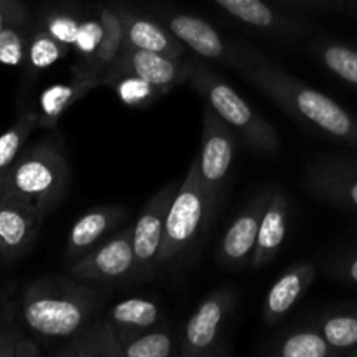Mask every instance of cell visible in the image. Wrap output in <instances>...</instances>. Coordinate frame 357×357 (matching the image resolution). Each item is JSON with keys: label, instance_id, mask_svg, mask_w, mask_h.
Segmentation results:
<instances>
[{"label": "cell", "instance_id": "cell-20", "mask_svg": "<svg viewBox=\"0 0 357 357\" xmlns=\"http://www.w3.org/2000/svg\"><path fill=\"white\" fill-rule=\"evenodd\" d=\"M314 279H316V267L312 264H296L286 268L265 296L264 310H261L265 324L272 326L284 319L286 314L309 291Z\"/></svg>", "mask_w": 357, "mask_h": 357}, {"label": "cell", "instance_id": "cell-23", "mask_svg": "<svg viewBox=\"0 0 357 357\" xmlns=\"http://www.w3.org/2000/svg\"><path fill=\"white\" fill-rule=\"evenodd\" d=\"M96 86L98 84L93 80L73 77L68 84H52L45 87L38 96V110L35 112L38 117V128L54 129L61 115Z\"/></svg>", "mask_w": 357, "mask_h": 357}, {"label": "cell", "instance_id": "cell-11", "mask_svg": "<svg viewBox=\"0 0 357 357\" xmlns=\"http://www.w3.org/2000/svg\"><path fill=\"white\" fill-rule=\"evenodd\" d=\"M316 197L357 211V164L342 157L321 155L310 160L303 174Z\"/></svg>", "mask_w": 357, "mask_h": 357}, {"label": "cell", "instance_id": "cell-28", "mask_svg": "<svg viewBox=\"0 0 357 357\" xmlns=\"http://www.w3.org/2000/svg\"><path fill=\"white\" fill-rule=\"evenodd\" d=\"M70 51V45L63 44L61 40L49 33L45 28L35 23L31 30L30 40H28L26 56H24V70L28 75H37L44 70L51 68L58 61H61Z\"/></svg>", "mask_w": 357, "mask_h": 357}, {"label": "cell", "instance_id": "cell-14", "mask_svg": "<svg viewBox=\"0 0 357 357\" xmlns=\"http://www.w3.org/2000/svg\"><path fill=\"white\" fill-rule=\"evenodd\" d=\"M44 215L16 199L0 197V258L23 257L40 232Z\"/></svg>", "mask_w": 357, "mask_h": 357}, {"label": "cell", "instance_id": "cell-1", "mask_svg": "<svg viewBox=\"0 0 357 357\" xmlns=\"http://www.w3.org/2000/svg\"><path fill=\"white\" fill-rule=\"evenodd\" d=\"M241 77L307 128L357 149V119L340 103L286 73L257 47L239 44L234 66Z\"/></svg>", "mask_w": 357, "mask_h": 357}, {"label": "cell", "instance_id": "cell-4", "mask_svg": "<svg viewBox=\"0 0 357 357\" xmlns=\"http://www.w3.org/2000/svg\"><path fill=\"white\" fill-rule=\"evenodd\" d=\"M206 105L213 108L246 145L261 155H278L281 139L271 122L265 121L222 75L208 66L206 59L195 58L194 70L188 79Z\"/></svg>", "mask_w": 357, "mask_h": 357}, {"label": "cell", "instance_id": "cell-22", "mask_svg": "<svg viewBox=\"0 0 357 357\" xmlns=\"http://www.w3.org/2000/svg\"><path fill=\"white\" fill-rule=\"evenodd\" d=\"M105 317L115 328L122 345L136 335L157 328L162 319L159 305L153 300L142 298V296H132L115 303Z\"/></svg>", "mask_w": 357, "mask_h": 357}, {"label": "cell", "instance_id": "cell-27", "mask_svg": "<svg viewBox=\"0 0 357 357\" xmlns=\"http://www.w3.org/2000/svg\"><path fill=\"white\" fill-rule=\"evenodd\" d=\"M312 52L321 65L333 75L357 89V49L333 38H321L312 45Z\"/></svg>", "mask_w": 357, "mask_h": 357}, {"label": "cell", "instance_id": "cell-37", "mask_svg": "<svg viewBox=\"0 0 357 357\" xmlns=\"http://www.w3.org/2000/svg\"><path fill=\"white\" fill-rule=\"evenodd\" d=\"M289 2L296 3H307V6L324 7V9H340L345 6L344 0H289Z\"/></svg>", "mask_w": 357, "mask_h": 357}, {"label": "cell", "instance_id": "cell-13", "mask_svg": "<svg viewBox=\"0 0 357 357\" xmlns=\"http://www.w3.org/2000/svg\"><path fill=\"white\" fill-rule=\"evenodd\" d=\"M268 195H271V190L258 194L225 230L222 241H220L218 251H216L220 265L229 268H239L246 264H251L255 246H257L260 220L265 206H267Z\"/></svg>", "mask_w": 357, "mask_h": 357}, {"label": "cell", "instance_id": "cell-32", "mask_svg": "<svg viewBox=\"0 0 357 357\" xmlns=\"http://www.w3.org/2000/svg\"><path fill=\"white\" fill-rule=\"evenodd\" d=\"M174 354V338L166 330H149L124 344V357H169Z\"/></svg>", "mask_w": 357, "mask_h": 357}, {"label": "cell", "instance_id": "cell-16", "mask_svg": "<svg viewBox=\"0 0 357 357\" xmlns=\"http://www.w3.org/2000/svg\"><path fill=\"white\" fill-rule=\"evenodd\" d=\"M126 209L121 206H100L77 218L66 236V264H73L80 257L101 243L124 220Z\"/></svg>", "mask_w": 357, "mask_h": 357}, {"label": "cell", "instance_id": "cell-30", "mask_svg": "<svg viewBox=\"0 0 357 357\" xmlns=\"http://www.w3.org/2000/svg\"><path fill=\"white\" fill-rule=\"evenodd\" d=\"M35 23L45 28L49 33L54 35L63 44L73 47L84 21L77 16L72 7L63 6V3H44L37 10Z\"/></svg>", "mask_w": 357, "mask_h": 357}, {"label": "cell", "instance_id": "cell-5", "mask_svg": "<svg viewBox=\"0 0 357 357\" xmlns=\"http://www.w3.org/2000/svg\"><path fill=\"white\" fill-rule=\"evenodd\" d=\"M215 209V201L202 181L195 157L167 209L159 267L176 264L194 250Z\"/></svg>", "mask_w": 357, "mask_h": 357}, {"label": "cell", "instance_id": "cell-17", "mask_svg": "<svg viewBox=\"0 0 357 357\" xmlns=\"http://www.w3.org/2000/svg\"><path fill=\"white\" fill-rule=\"evenodd\" d=\"M98 20L103 28L100 44L91 58L72 66V73L75 79L93 80L98 86H101V77L107 72L108 66L115 61L124 45V31H122V21L115 6L98 7Z\"/></svg>", "mask_w": 357, "mask_h": 357}, {"label": "cell", "instance_id": "cell-26", "mask_svg": "<svg viewBox=\"0 0 357 357\" xmlns=\"http://www.w3.org/2000/svg\"><path fill=\"white\" fill-rule=\"evenodd\" d=\"M268 354L274 357H340L317 326L289 331L272 344Z\"/></svg>", "mask_w": 357, "mask_h": 357}, {"label": "cell", "instance_id": "cell-9", "mask_svg": "<svg viewBox=\"0 0 357 357\" xmlns=\"http://www.w3.org/2000/svg\"><path fill=\"white\" fill-rule=\"evenodd\" d=\"M180 185L160 188L145 204L138 222L132 225L135 275L132 279H149L159 268V253L166 229V216Z\"/></svg>", "mask_w": 357, "mask_h": 357}, {"label": "cell", "instance_id": "cell-36", "mask_svg": "<svg viewBox=\"0 0 357 357\" xmlns=\"http://www.w3.org/2000/svg\"><path fill=\"white\" fill-rule=\"evenodd\" d=\"M340 275L345 279V281H349L351 284L357 286V253L352 255V257L342 265Z\"/></svg>", "mask_w": 357, "mask_h": 357}, {"label": "cell", "instance_id": "cell-18", "mask_svg": "<svg viewBox=\"0 0 357 357\" xmlns=\"http://www.w3.org/2000/svg\"><path fill=\"white\" fill-rule=\"evenodd\" d=\"M289 225V201L281 188H272L267 206L260 220L257 246H255L253 268H264L281 251Z\"/></svg>", "mask_w": 357, "mask_h": 357}, {"label": "cell", "instance_id": "cell-15", "mask_svg": "<svg viewBox=\"0 0 357 357\" xmlns=\"http://www.w3.org/2000/svg\"><path fill=\"white\" fill-rule=\"evenodd\" d=\"M115 9L122 21L126 45L160 52V54L173 56V58L187 56V47L160 21L143 16L124 6H115Z\"/></svg>", "mask_w": 357, "mask_h": 357}, {"label": "cell", "instance_id": "cell-21", "mask_svg": "<svg viewBox=\"0 0 357 357\" xmlns=\"http://www.w3.org/2000/svg\"><path fill=\"white\" fill-rule=\"evenodd\" d=\"M213 2L230 17L264 33L293 38L303 31L296 21L289 20L286 14L274 9L265 0H213Z\"/></svg>", "mask_w": 357, "mask_h": 357}, {"label": "cell", "instance_id": "cell-3", "mask_svg": "<svg viewBox=\"0 0 357 357\" xmlns=\"http://www.w3.org/2000/svg\"><path fill=\"white\" fill-rule=\"evenodd\" d=\"M70 166L61 145L44 139L21 150L0 178V197L16 199L47 215L59 206L68 188Z\"/></svg>", "mask_w": 357, "mask_h": 357}, {"label": "cell", "instance_id": "cell-10", "mask_svg": "<svg viewBox=\"0 0 357 357\" xmlns=\"http://www.w3.org/2000/svg\"><path fill=\"white\" fill-rule=\"evenodd\" d=\"M157 17L197 58L206 59V61L225 63L232 68L236 66L237 58H239V44L227 40L206 20L194 14L169 9H159Z\"/></svg>", "mask_w": 357, "mask_h": 357}, {"label": "cell", "instance_id": "cell-6", "mask_svg": "<svg viewBox=\"0 0 357 357\" xmlns=\"http://www.w3.org/2000/svg\"><path fill=\"white\" fill-rule=\"evenodd\" d=\"M236 300L237 293L232 288H220L206 296L185 324L178 356L213 357L229 354L222 340V333Z\"/></svg>", "mask_w": 357, "mask_h": 357}, {"label": "cell", "instance_id": "cell-34", "mask_svg": "<svg viewBox=\"0 0 357 357\" xmlns=\"http://www.w3.org/2000/svg\"><path fill=\"white\" fill-rule=\"evenodd\" d=\"M101 31H103V28H101L100 20L84 21L82 26H80L79 37H77L75 44H73L77 54H79V61L77 63L86 61L87 58L93 56V52L96 51L98 44L101 40Z\"/></svg>", "mask_w": 357, "mask_h": 357}, {"label": "cell", "instance_id": "cell-35", "mask_svg": "<svg viewBox=\"0 0 357 357\" xmlns=\"http://www.w3.org/2000/svg\"><path fill=\"white\" fill-rule=\"evenodd\" d=\"M26 6L21 0H0V30L9 23L13 17L26 13Z\"/></svg>", "mask_w": 357, "mask_h": 357}, {"label": "cell", "instance_id": "cell-33", "mask_svg": "<svg viewBox=\"0 0 357 357\" xmlns=\"http://www.w3.org/2000/svg\"><path fill=\"white\" fill-rule=\"evenodd\" d=\"M42 347L30 333H23L13 321L0 323V357H38Z\"/></svg>", "mask_w": 357, "mask_h": 357}, {"label": "cell", "instance_id": "cell-31", "mask_svg": "<svg viewBox=\"0 0 357 357\" xmlns=\"http://www.w3.org/2000/svg\"><path fill=\"white\" fill-rule=\"evenodd\" d=\"M38 128V117L35 112H24L20 115L16 122L7 129L6 132L0 135V178L6 174L17 159V155L23 150L24 142L28 136L33 132V129Z\"/></svg>", "mask_w": 357, "mask_h": 357}, {"label": "cell", "instance_id": "cell-7", "mask_svg": "<svg viewBox=\"0 0 357 357\" xmlns=\"http://www.w3.org/2000/svg\"><path fill=\"white\" fill-rule=\"evenodd\" d=\"M236 153V131L209 105H204L202 142L197 162L199 173L215 201V206H218L225 190L227 178H229Z\"/></svg>", "mask_w": 357, "mask_h": 357}, {"label": "cell", "instance_id": "cell-8", "mask_svg": "<svg viewBox=\"0 0 357 357\" xmlns=\"http://www.w3.org/2000/svg\"><path fill=\"white\" fill-rule=\"evenodd\" d=\"M72 278L86 282H114L135 275L132 225L114 234L94 246L84 257L68 265Z\"/></svg>", "mask_w": 357, "mask_h": 357}, {"label": "cell", "instance_id": "cell-12", "mask_svg": "<svg viewBox=\"0 0 357 357\" xmlns=\"http://www.w3.org/2000/svg\"><path fill=\"white\" fill-rule=\"evenodd\" d=\"M194 61L195 58H188V56L173 58V56L136 49L124 44L115 61L108 68L131 72L152 86L169 93L173 87L190 79Z\"/></svg>", "mask_w": 357, "mask_h": 357}, {"label": "cell", "instance_id": "cell-24", "mask_svg": "<svg viewBox=\"0 0 357 357\" xmlns=\"http://www.w3.org/2000/svg\"><path fill=\"white\" fill-rule=\"evenodd\" d=\"M316 326L340 357H357V309L323 314Z\"/></svg>", "mask_w": 357, "mask_h": 357}, {"label": "cell", "instance_id": "cell-29", "mask_svg": "<svg viewBox=\"0 0 357 357\" xmlns=\"http://www.w3.org/2000/svg\"><path fill=\"white\" fill-rule=\"evenodd\" d=\"M35 26L30 10L13 17L0 30V63L6 66H23L28 40Z\"/></svg>", "mask_w": 357, "mask_h": 357}, {"label": "cell", "instance_id": "cell-19", "mask_svg": "<svg viewBox=\"0 0 357 357\" xmlns=\"http://www.w3.org/2000/svg\"><path fill=\"white\" fill-rule=\"evenodd\" d=\"M56 357H124V345L107 317H94L51 351Z\"/></svg>", "mask_w": 357, "mask_h": 357}, {"label": "cell", "instance_id": "cell-25", "mask_svg": "<svg viewBox=\"0 0 357 357\" xmlns=\"http://www.w3.org/2000/svg\"><path fill=\"white\" fill-rule=\"evenodd\" d=\"M101 86H108L115 91L121 101L128 107L143 108L155 103L159 98L167 94L166 91L152 86L146 80L139 79L138 75L124 70L108 68L101 77Z\"/></svg>", "mask_w": 357, "mask_h": 357}, {"label": "cell", "instance_id": "cell-2", "mask_svg": "<svg viewBox=\"0 0 357 357\" xmlns=\"http://www.w3.org/2000/svg\"><path fill=\"white\" fill-rule=\"evenodd\" d=\"M103 293L72 278L33 281L20 298V317L28 333L44 345H59L96 317Z\"/></svg>", "mask_w": 357, "mask_h": 357}]
</instances>
